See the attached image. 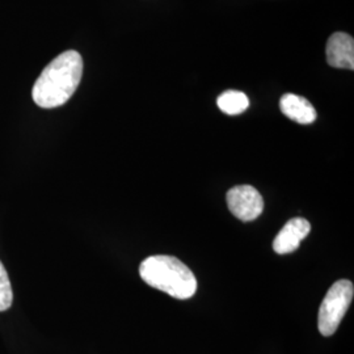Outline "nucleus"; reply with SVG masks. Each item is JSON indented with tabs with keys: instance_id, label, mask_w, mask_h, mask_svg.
I'll return each mask as SVG.
<instances>
[{
	"instance_id": "7ed1b4c3",
	"label": "nucleus",
	"mask_w": 354,
	"mask_h": 354,
	"mask_svg": "<svg viewBox=\"0 0 354 354\" xmlns=\"http://www.w3.org/2000/svg\"><path fill=\"white\" fill-rule=\"evenodd\" d=\"M353 283L348 279H340L332 285L326 294L320 310L317 327L323 336H332L339 328L353 299Z\"/></svg>"
},
{
	"instance_id": "6e6552de",
	"label": "nucleus",
	"mask_w": 354,
	"mask_h": 354,
	"mask_svg": "<svg viewBox=\"0 0 354 354\" xmlns=\"http://www.w3.org/2000/svg\"><path fill=\"white\" fill-rule=\"evenodd\" d=\"M218 108L228 115H236L248 109L250 100L241 91H226L223 92L218 100Z\"/></svg>"
},
{
	"instance_id": "423d86ee",
	"label": "nucleus",
	"mask_w": 354,
	"mask_h": 354,
	"mask_svg": "<svg viewBox=\"0 0 354 354\" xmlns=\"http://www.w3.org/2000/svg\"><path fill=\"white\" fill-rule=\"evenodd\" d=\"M311 226L304 218H292L273 241V250L279 254L294 252L299 248L301 241L310 234Z\"/></svg>"
},
{
	"instance_id": "39448f33",
	"label": "nucleus",
	"mask_w": 354,
	"mask_h": 354,
	"mask_svg": "<svg viewBox=\"0 0 354 354\" xmlns=\"http://www.w3.org/2000/svg\"><path fill=\"white\" fill-rule=\"evenodd\" d=\"M326 54L329 66L354 70V39L348 33H333L327 42Z\"/></svg>"
},
{
	"instance_id": "f03ea898",
	"label": "nucleus",
	"mask_w": 354,
	"mask_h": 354,
	"mask_svg": "<svg viewBox=\"0 0 354 354\" xmlns=\"http://www.w3.org/2000/svg\"><path fill=\"white\" fill-rule=\"evenodd\" d=\"M140 274L147 285L176 299H189L197 291V279L193 272L172 256L147 257L140 264Z\"/></svg>"
},
{
	"instance_id": "20e7f679",
	"label": "nucleus",
	"mask_w": 354,
	"mask_h": 354,
	"mask_svg": "<svg viewBox=\"0 0 354 354\" xmlns=\"http://www.w3.org/2000/svg\"><path fill=\"white\" fill-rule=\"evenodd\" d=\"M227 205L231 214L243 222H250L263 213L264 200L251 185H239L228 190Z\"/></svg>"
},
{
	"instance_id": "1a4fd4ad",
	"label": "nucleus",
	"mask_w": 354,
	"mask_h": 354,
	"mask_svg": "<svg viewBox=\"0 0 354 354\" xmlns=\"http://www.w3.org/2000/svg\"><path fill=\"white\" fill-rule=\"evenodd\" d=\"M13 302L12 288L7 270L0 261V313L7 311Z\"/></svg>"
},
{
	"instance_id": "f257e3e1",
	"label": "nucleus",
	"mask_w": 354,
	"mask_h": 354,
	"mask_svg": "<svg viewBox=\"0 0 354 354\" xmlns=\"http://www.w3.org/2000/svg\"><path fill=\"white\" fill-rule=\"evenodd\" d=\"M83 75V58L75 50L64 51L48 64L32 89L38 106L51 109L71 99Z\"/></svg>"
},
{
	"instance_id": "0eeeda50",
	"label": "nucleus",
	"mask_w": 354,
	"mask_h": 354,
	"mask_svg": "<svg viewBox=\"0 0 354 354\" xmlns=\"http://www.w3.org/2000/svg\"><path fill=\"white\" fill-rule=\"evenodd\" d=\"M279 108L286 117L302 125H310L317 120V111L313 104L294 93L283 95L279 102Z\"/></svg>"
}]
</instances>
